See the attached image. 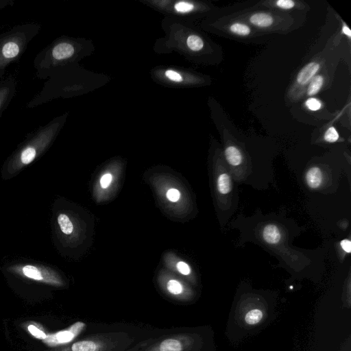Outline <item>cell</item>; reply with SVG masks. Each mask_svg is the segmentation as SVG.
<instances>
[{
    "mask_svg": "<svg viewBox=\"0 0 351 351\" xmlns=\"http://www.w3.org/2000/svg\"><path fill=\"white\" fill-rule=\"evenodd\" d=\"M224 154L227 162L232 167L240 165L243 161V155L236 146H228L224 151Z\"/></svg>",
    "mask_w": 351,
    "mask_h": 351,
    "instance_id": "cell-12",
    "label": "cell"
},
{
    "mask_svg": "<svg viewBox=\"0 0 351 351\" xmlns=\"http://www.w3.org/2000/svg\"><path fill=\"white\" fill-rule=\"evenodd\" d=\"M16 90V82L13 77H9L0 82V119L14 96Z\"/></svg>",
    "mask_w": 351,
    "mask_h": 351,
    "instance_id": "cell-6",
    "label": "cell"
},
{
    "mask_svg": "<svg viewBox=\"0 0 351 351\" xmlns=\"http://www.w3.org/2000/svg\"><path fill=\"white\" fill-rule=\"evenodd\" d=\"M324 82V76L321 74H317L307 85L306 95L311 97L318 93L322 88Z\"/></svg>",
    "mask_w": 351,
    "mask_h": 351,
    "instance_id": "cell-15",
    "label": "cell"
},
{
    "mask_svg": "<svg viewBox=\"0 0 351 351\" xmlns=\"http://www.w3.org/2000/svg\"><path fill=\"white\" fill-rule=\"evenodd\" d=\"M264 241L271 245L277 244L281 239V233L277 226L274 224L266 225L262 232Z\"/></svg>",
    "mask_w": 351,
    "mask_h": 351,
    "instance_id": "cell-11",
    "label": "cell"
},
{
    "mask_svg": "<svg viewBox=\"0 0 351 351\" xmlns=\"http://www.w3.org/2000/svg\"><path fill=\"white\" fill-rule=\"evenodd\" d=\"M289 288H290V289H293V287H292V286H291Z\"/></svg>",
    "mask_w": 351,
    "mask_h": 351,
    "instance_id": "cell-31",
    "label": "cell"
},
{
    "mask_svg": "<svg viewBox=\"0 0 351 351\" xmlns=\"http://www.w3.org/2000/svg\"><path fill=\"white\" fill-rule=\"evenodd\" d=\"M167 199L172 202H176L180 197V193L176 189H170L167 192Z\"/></svg>",
    "mask_w": 351,
    "mask_h": 351,
    "instance_id": "cell-26",
    "label": "cell"
},
{
    "mask_svg": "<svg viewBox=\"0 0 351 351\" xmlns=\"http://www.w3.org/2000/svg\"><path fill=\"white\" fill-rule=\"evenodd\" d=\"M339 138V135L334 126L329 127L324 133V139L328 143H335Z\"/></svg>",
    "mask_w": 351,
    "mask_h": 351,
    "instance_id": "cell-20",
    "label": "cell"
},
{
    "mask_svg": "<svg viewBox=\"0 0 351 351\" xmlns=\"http://www.w3.org/2000/svg\"><path fill=\"white\" fill-rule=\"evenodd\" d=\"M250 23L257 27L266 28L274 23V17L266 12H255L249 17Z\"/></svg>",
    "mask_w": 351,
    "mask_h": 351,
    "instance_id": "cell-10",
    "label": "cell"
},
{
    "mask_svg": "<svg viewBox=\"0 0 351 351\" xmlns=\"http://www.w3.org/2000/svg\"><path fill=\"white\" fill-rule=\"evenodd\" d=\"M112 180V176L109 173H105L103 175L100 179V185L101 188L106 189L108 187V186L110 184Z\"/></svg>",
    "mask_w": 351,
    "mask_h": 351,
    "instance_id": "cell-27",
    "label": "cell"
},
{
    "mask_svg": "<svg viewBox=\"0 0 351 351\" xmlns=\"http://www.w3.org/2000/svg\"><path fill=\"white\" fill-rule=\"evenodd\" d=\"M340 245L342 250L346 253H350L351 252V242L349 239H343L340 242Z\"/></svg>",
    "mask_w": 351,
    "mask_h": 351,
    "instance_id": "cell-28",
    "label": "cell"
},
{
    "mask_svg": "<svg viewBox=\"0 0 351 351\" xmlns=\"http://www.w3.org/2000/svg\"><path fill=\"white\" fill-rule=\"evenodd\" d=\"M165 75L167 78L173 82H180L183 80L182 75L173 70L168 69L165 71Z\"/></svg>",
    "mask_w": 351,
    "mask_h": 351,
    "instance_id": "cell-23",
    "label": "cell"
},
{
    "mask_svg": "<svg viewBox=\"0 0 351 351\" xmlns=\"http://www.w3.org/2000/svg\"><path fill=\"white\" fill-rule=\"evenodd\" d=\"M61 121L60 118L51 121L49 123L39 128L27 138V141L13 159V162L17 168L29 165L47 149L58 132Z\"/></svg>",
    "mask_w": 351,
    "mask_h": 351,
    "instance_id": "cell-3",
    "label": "cell"
},
{
    "mask_svg": "<svg viewBox=\"0 0 351 351\" xmlns=\"http://www.w3.org/2000/svg\"><path fill=\"white\" fill-rule=\"evenodd\" d=\"M228 30L239 36H247L251 34L252 29L249 25L241 22H234L228 26Z\"/></svg>",
    "mask_w": 351,
    "mask_h": 351,
    "instance_id": "cell-16",
    "label": "cell"
},
{
    "mask_svg": "<svg viewBox=\"0 0 351 351\" xmlns=\"http://www.w3.org/2000/svg\"><path fill=\"white\" fill-rule=\"evenodd\" d=\"M305 106L311 111H317L322 108V104L319 99L310 97L306 100Z\"/></svg>",
    "mask_w": 351,
    "mask_h": 351,
    "instance_id": "cell-22",
    "label": "cell"
},
{
    "mask_svg": "<svg viewBox=\"0 0 351 351\" xmlns=\"http://www.w3.org/2000/svg\"><path fill=\"white\" fill-rule=\"evenodd\" d=\"M58 223L61 231L65 234H70L73 230V223L65 214L61 213L58 215Z\"/></svg>",
    "mask_w": 351,
    "mask_h": 351,
    "instance_id": "cell-17",
    "label": "cell"
},
{
    "mask_svg": "<svg viewBox=\"0 0 351 351\" xmlns=\"http://www.w3.org/2000/svg\"><path fill=\"white\" fill-rule=\"evenodd\" d=\"M9 3L10 2L8 1H0V9L6 6V5Z\"/></svg>",
    "mask_w": 351,
    "mask_h": 351,
    "instance_id": "cell-30",
    "label": "cell"
},
{
    "mask_svg": "<svg viewBox=\"0 0 351 351\" xmlns=\"http://www.w3.org/2000/svg\"><path fill=\"white\" fill-rule=\"evenodd\" d=\"M21 272L27 278L35 280H51V275L49 272L34 265H27L23 266L21 267Z\"/></svg>",
    "mask_w": 351,
    "mask_h": 351,
    "instance_id": "cell-8",
    "label": "cell"
},
{
    "mask_svg": "<svg viewBox=\"0 0 351 351\" xmlns=\"http://www.w3.org/2000/svg\"><path fill=\"white\" fill-rule=\"evenodd\" d=\"M341 32L343 34H344L346 36H347L348 38V39H350V38H351L350 29H349L348 26L343 22L342 23Z\"/></svg>",
    "mask_w": 351,
    "mask_h": 351,
    "instance_id": "cell-29",
    "label": "cell"
},
{
    "mask_svg": "<svg viewBox=\"0 0 351 351\" xmlns=\"http://www.w3.org/2000/svg\"><path fill=\"white\" fill-rule=\"evenodd\" d=\"M194 5L188 1H179L175 5V10L180 13H187L194 9Z\"/></svg>",
    "mask_w": 351,
    "mask_h": 351,
    "instance_id": "cell-21",
    "label": "cell"
},
{
    "mask_svg": "<svg viewBox=\"0 0 351 351\" xmlns=\"http://www.w3.org/2000/svg\"><path fill=\"white\" fill-rule=\"evenodd\" d=\"M264 317V312L260 308H252L244 316V322L249 326H254L261 323Z\"/></svg>",
    "mask_w": 351,
    "mask_h": 351,
    "instance_id": "cell-14",
    "label": "cell"
},
{
    "mask_svg": "<svg viewBox=\"0 0 351 351\" xmlns=\"http://www.w3.org/2000/svg\"><path fill=\"white\" fill-rule=\"evenodd\" d=\"M187 47L193 51H198L204 47V41L195 34L190 35L186 39Z\"/></svg>",
    "mask_w": 351,
    "mask_h": 351,
    "instance_id": "cell-18",
    "label": "cell"
},
{
    "mask_svg": "<svg viewBox=\"0 0 351 351\" xmlns=\"http://www.w3.org/2000/svg\"><path fill=\"white\" fill-rule=\"evenodd\" d=\"M176 268L178 272L184 276L189 275L191 271L190 266L184 261L178 262L176 265Z\"/></svg>",
    "mask_w": 351,
    "mask_h": 351,
    "instance_id": "cell-25",
    "label": "cell"
},
{
    "mask_svg": "<svg viewBox=\"0 0 351 351\" xmlns=\"http://www.w3.org/2000/svg\"><path fill=\"white\" fill-rule=\"evenodd\" d=\"M86 326V324L85 323L77 322L73 324L68 330H62L53 335H47L43 341L50 346L69 343L84 330Z\"/></svg>",
    "mask_w": 351,
    "mask_h": 351,
    "instance_id": "cell-5",
    "label": "cell"
},
{
    "mask_svg": "<svg viewBox=\"0 0 351 351\" xmlns=\"http://www.w3.org/2000/svg\"><path fill=\"white\" fill-rule=\"evenodd\" d=\"M164 289L166 295L178 303L189 302L193 299V293L180 280L171 278L165 281Z\"/></svg>",
    "mask_w": 351,
    "mask_h": 351,
    "instance_id": "cell-4",
    "label": "cell"
},
{
    "mask_svg": "<svg viewBox=\"0 0 351 351\" xmlns=\"http://www.w3.org/2000/svg\"><path fill=\"white\" fill-rule=\"evenodd\" d=\"M273 7L282 10H291L297 5V3L293 0H278L271 2Z\"/></svg>",
    "mask_w": 351,
    "mask_h": 351,
    "instance_id": "cell-19",
    "label": "cell"
},
{
    "mask_svg": "<svg viewBox=\"0 0 351 351\" xmlns=\"http://www.w3.org/2000/svg\"><path fill=\"white\" fill-rule=\"evenodd\" d=\"M27 328L30 333L37 339L44 340L47 337L44 332L34 325H29Z\"/></svg>",
    "mask_w": 351,
    "mask_h": 351,
    "instance_id": "cell-24",
    "label": "cell"
},
{
    "mask_svg": "<svg viewBox=\"0 0 351 351\" xmlns=\"http://www.w3.org/2000/svg\"><path fill=\"white\" fill-rule=\"evenodd\" d=\"M321 64L317 61H312L306 64L298 73L295 85L298 88L306 86L311 80L317 75Z\"/></svg>",
    "mask_w": 351,
    "mask_h": 351,
    "instance_id": "cell-7",
    "label": "cell"
},
{
    "mask_svg": "<svg viewBox=\"0 0 351 351\" xmlns=\"http://www.w3.org/2000/svg\"><path fill=\"white\" fill-rule=\"evenodd\" d=\"M206 347L202 330L180 327L154 330L125 351H206Z\"/></svg>",
    "mask_w": 351,
    "mask_h": 351,
    "instance_id": "cell-1",
    "label": "cell"
},
{
    "mask_svg": "<svg viewBox=\"0 0 351 351\" xmlns=\"http://www.w3.org/2000/svg\"><path fill=\"white\" fill-rule=\"evenodd\" d=\"M308 186L312 189H318L323 181V173L318 167H312L308 169L305 175Z\"/></svg>",
    "mask_w": 351,
    "mask_h": 351,
    "instance_id": "cell-9",
    "label": "cell"
},
{
    "mask_svg": "<svg viewBox=\"0 0 351 351\" xmlns=\"http://www.w3.org/2000/svg\"><path fill=\"white\" fill-rule=\"evenodd\" d=\"M39 29L38 25L28 23L0 34V75L10 64L22 56Z\"/></svg>",
    "mask_w": 351,
    "mask_h": 351,
    "instance_id": "cell-2",
    "label": "cell"
},
{
    "mask_svg": "<svg viewBox=\"0 0 351 351\" xmlns=\"http://www.w3.org/2000/svg\"><path fill=\"white\" fill-rule=\"evenodd\" d=\"M217 188L219 193L226 195L231 191L232 182L229 174L222 173L219 175L217 180Z\"/></svg>",
    "mask_w": 351,
    "mask_h": 351,
    "instance_id": "cell-13",
    "label": "cell"
}]
</instances>
